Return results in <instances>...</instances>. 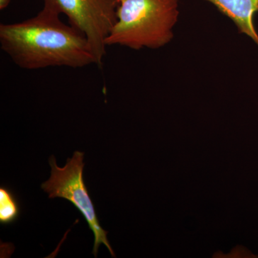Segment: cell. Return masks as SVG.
Listing matches in <instances>:
<instances>
[{"mask_svg": "<svg viewBox=\"0 0 258 258\" xmlns=\"http://www.w3.org/2000/svg\"><path fill=\"white\" fill-rule=\"evenodd\" d=\"M0 46L20 69H73L96 64L86 35L43 8L21 23L0 25Z\"/></svg>", "mask_w": 258, "mask_h": 258, "instance_id": "cell-1", "label": "cell"}, {"mask_svg": "<svg viewBox=\"0 0 258 258\" xmlns=\"http://www.w3.org/2000/svg\"><path fill=\"white\" fill-rule=\"evenodd\" d=\"M179 1L120 0L117 22L107 38V46L119 45L135 50L165 46L174 37Z\"/></svg>", "mask_w": 258, "mask_h": 258, "instance_id": "cell-2", "label": "cell"}, {"mask_svg": "<svg viewBox=\"0 0 258 258\" xmlns=\"http://www.w3.org/2000/svg\"><path fill=\"white\" fill-rule=\"evenodd\" d=\"M83 158L84 153L76 152L72 158L67 159L66 166L60 168L52 156L49 160L51 166L50 177L42 183L41 188L48 194L49 198L66 199L81 212L94 235L93 254L95 257H97L101 244H104L112 257H115L114 252L107 238L108 232L100 225L92 200L83 180L85 166Z\"/></svg>", "mask_w": 258, "mask_h": 258, "instance_id": "cell-3", "label": "cell"}, {"mask_svg": "<svg viewBox=\"0 0 258 258\" xmlns=\"http://www.w3.org/2000/svg\"><path fill=\"white\" fill-rule=\"evenodd\" d=\"M43 8L63 14L70 25L87 37L96 64L101 68L106 53V40L117 22L120 0H43Z\"/></svg>", "mask_w": 258, "mask_h": 258, "instance_id": "cell-4", "label": "cell"}, {"mask_svg": "<svg viewBox=\"0 0 258 258\" xmlns=\"http://www.w3.org/2000/svg\"><path fill=\"white\" fill-rule=\"evenodd\" d=\"M230 19L241 34L247 35L258 46V33L254 15L258 12V0H205Z\"/></svg>", "mask_w": 258, "mask_h": 258, "instance_id": "cell-5", "label": "cell"}, {"mask_svg": "<svg viewBox=\"0 0 258 258\" xmlns=\"http://www.w3.org/2000/svg\"><path fill=\"white\" fill-rule=\"evenodd\" d=\"M20 215V206L10 190L0 188V222L10 225L18 220Z\"/></svg>", "mask_w": 258, "mask_h": 258, "instance_id": "cell-6", "label": "cell"}, {"mask_svg": "<svg viewBox=\"0 0 258 258\" xmlns=\"http://www.w3.org/2000/svg\"><path fill=\"white\" fill-rule=\"evenodd\" d=\"M13 0H0V10H4L9 6Z\"/></svg>", "mask_w": 258, "mask_h": 258, "instance_id": "cell-7", "label": "cell"}]
</instances>
